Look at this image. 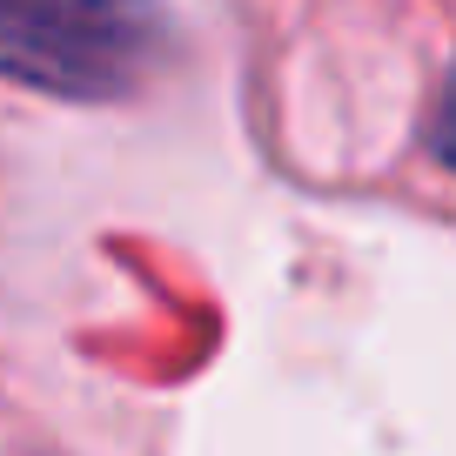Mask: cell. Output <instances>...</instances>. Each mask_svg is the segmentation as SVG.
Segmentation results:
<instances>
[{
	"label": "cell",
	"instance_id": "6da1fadb",
	"mask_svg": "<svg viewBox=\"0 0 456 456\" xmlns=\"http://www.w3.org/2000/svg\"><path fill=\"white\" fill-rule=\"evenodd\" d=\"M148 14L134 0H7V68L14 81L74 101H108L148 68Z\"/></svg>",
	"mask_w": 456,
	"mask_h": 456
},
{
	"label": "cell",
	"instance_id": "7a4b0ae2",
	"mask_svg": "<svg viewBox=\"0 0 456 456\" xmlns=\"http://www.w3.org/2000/svg\"><path fill=\"white\" fill-rule=\"evenodd\" d=\"M429 148H436L443 168H456V74H450V87H443L436 114H429Z\"/></svg>",
	"mask_w": 456,
	"mask_h": 456
}]
</instances>
